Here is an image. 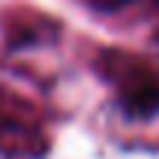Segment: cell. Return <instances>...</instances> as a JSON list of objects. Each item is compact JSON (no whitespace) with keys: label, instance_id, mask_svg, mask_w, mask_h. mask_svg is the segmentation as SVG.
<instances>
[{"label":"cell","instance_id":"cell-1","mask_svg":"<svg viewBox=\"0 0 159 159\" xmlns=\"http://www.w3.org/2000/svg\"><path fill=\"white\" fill-rule=\"evenodd\" d=\"M127 109L139 115H150L159 109V83L156 80H144V83L133 85L127 91Z\"/></svg>","mask_w":159,"mask_h":159}]
</instances>
